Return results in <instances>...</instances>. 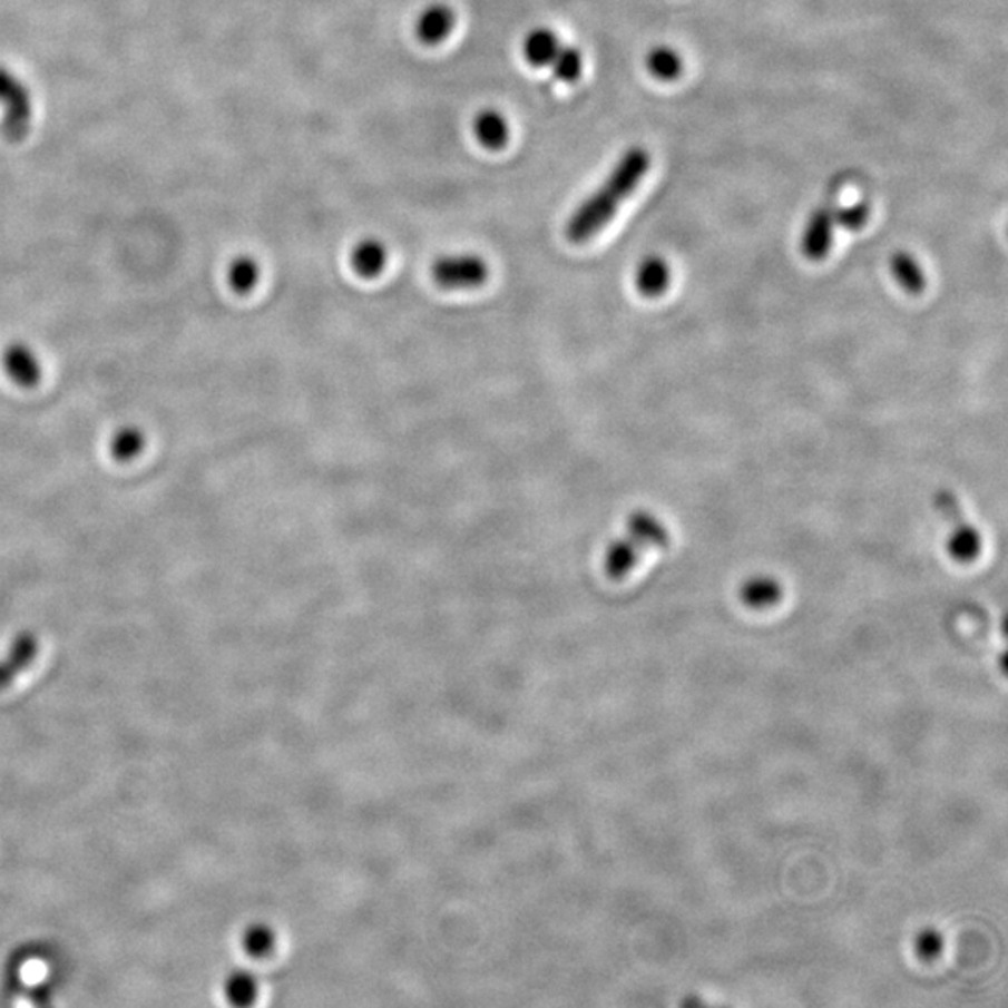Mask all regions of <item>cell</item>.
Masks as SVG:
<instances>
[{"label":"cell","mask_w":1008,"mask_h":1008,"mask_svg":"<svg viewBox=\"0 0 1008 1008\" xmlns=\"http://www.w3.org/2000/svg\"><path fill=\"white\" fill-rule=\"evenodd\" d=\"M628 532L635 542H639L645 549H668L671 546L667 527L656 516H652L645 510L629 513Z\"/></svg>","instance_id":"ba28073f"},{"label":"cell","mask_w":1008,"mask_h":1008,"mask_svg":"<svg viewBox=\"0 0 1008 1008\" xmlns=\"http://www.w3.org/2000/svg\"><path fill=\"white\" fill-rule=\"evenodd\" d=\"M0 363H2V370L16 385L23 386V389H35L36 385H40V359L36 358V353L27 344L13 342L10 346L4 348Z\"/></svg>","instance_id":"5b68a950"},{"label":"cell","mask_w":1008,"mask_h":1008,"mask_svg":"<svg viewBox=\"0 0 1008 1008\" xmlns=\"http://www.w3.org/2000/svg\"><path fill=\"white\" fill-rule=\"evenodd\" d=\"M488 264L474 254L443 256L432 265L433 281L444 290L477 288L488 281Z\"/></svg>","instance_id":"277c9868"},{"label":"cell","mask_w":1008,"mask_h":1008,"mask_svg":"<svg viewBox=\"0 0 1008 1008\" xmlns=\"http://www.w3.org/2000/svg\"><path fill=\"white\" fill-rule=\"evenodd\" d=\"M870 209L864 202H855L852 206L841 208L835 214L836 225H841L846 231H859L867 225L869 221Z\"/></svg>","instance_id":"cb8c5ba5"},{"label":"cell","mask_w":1008,"mask_h":1008,"mask_svg":"<svg viewBox=\"0 0 1008 1008\" xmlns=\"http://www.w3.org/2000/svg\"><path fill=\"white\" fill-rule=\"evenodd\" d=\"M454 12L449 7L433 4V7L427 8L417 21V36L422 43L436 46V43L447 40V36L454 29Z\"/></svg>","instance_id":"9c48e42d"},{"label":"cell","mask_w":1008,"mask_h":1008,"mask_svg":"<svg viewBox=\"0 0 1008 1008\" xmlns=\"http://www.w3.org/2000/svg\"><path fill=\"white\" fill-rule=\"evenodd\" d=\"M650 167V156L645 148H632L615 165L609 178L594 195L588 196L581 206L571 214L566 225V237L571 243L588 242L604 228L626 196L634 193L635 187L645 178Z\"/></svg>","instance_id":"6da1fadb"},{"label":"cell","mask_w":1008,"mask_h":1008,"mask_svg":"<svg viewBox=\"0 0 1008 1008\" xmlns=\"http://www.w3.org/2000/svg\"><path fill=\"white\" fill-rule=\"evenodd\" d=\"M833 226L835 214L830 208L814 209L811 219L806 223L805 234L801 239V251L809 260H822L828 256L833 243Z\"/></svg>","instance_id":"8992f818"},{"label":"cell","mask_w":1008,"mask_h":1008,"mask_svg":"<svg viewBox=\"0 0 1008 1008\" xmlns=\"http://www.w3.org/2000/svg\"><path fill=\"white\" fill-rule=\"evenodd\" d=\"M225 996L232 1005H251L258 996V982L248 971H236L226 979Z\"/></svg>","instance_id":"ffe728a7"},{"label":"cell","mask_w":1008,"mask_h":1008,"mask_svg":"<svg viewBox=\"0 0 1008 1008\" xmlns=\"http://www.w3.org/2000/svg\"><path fill=\"white\" fill-rule=\"evenodd\" d=\"M646 68L662 81H673L682 74V58L671 47H654L646 55Z\"/></svg>","instance_id":"ac0fdd59"},{"label":"cell","mask_w":1008,"mask_h":1008,"mask_svg":"<svg viewBox=\"0 0 1008 1008\" xmlns=\"http://www.w3.org/2000/svg\"><path fill=\"white\" fill-rule=\"evenodd\" d=\"M911 947L922 962H932L946 951V936L938 928L924 927L916 933Z\"/></svg>","instance_id":"44dd1931"},{"label":"cell","mask_w":1008,"mask_h":1008,"mask_svg":"<svg viewBox=\"0 0 1008 1008\" xmlns=\"http://www.w3.org/2000/svg\"><path fill=\"white\" fill-rule=\"evenodd\" d=\"M0 107H2V137L18 145L27 139L32 121V99L29 88L12 71L0 66Z\"/></svg>","instance_id":"7a4b0ae2"},{"label":"cell","mask_w":1008,"mask_h":1008,"mask_svg":"<svg viewBox=\"0 0 1008 1008\" xmlns=\"http://www.w3.org/2000/svg\"><path fill=\"white\" fill-rule=\"evenodd\" d=\"M671 283V270L667 262L659 256H646L635 273V284L643 297H659L665 294Z\"/></svg>","instance_id":"30bf717a"},{"label":"cell","mask_w":1008,"mask_h":1008,"mask_svg":"<svg viewBox=\"0 0 1008 1008\" xmlns=\"http://www.w3.org/2000/svg\"><path fill=\"white\" fill-rule=\"evenodd\" d=\"M109 449L110 456L116 461H120V463L137 460L143 454V450L146 449L145 432L135 427L121 428L110 439Z\"/></svg>","instance_id":"e0dca14e"},{"label":"cell","mask_w":1008,"mask_h":1008,"mask_svg":"<svg viewBox=\"0 0 1008 1008\" xmlns=\"http://www.w3.org/2000/svg\"><path fill=\"white\" fill-rule=\"evenodd\" d=\"M554 74L557 79L565 82H574L579 79L583 71V55L577 47H562L555 55Z\"/></svg>","instance_id":"7402d4cb"},{"label":"cell","mask_w":1008,"mask_h":1008,"mask_svg":"<svg viewBox=\"0 0 1008 1008\" xmlns=\"http://www.w3.org/2000/svg\"><path fill=\"white\" fill-rule=\"evenodd\" d=\"M933 505L947 523L952 525L951 536L947 540V551L960 565H971L982 551V538H980L979 530L963 518L960 502L952 491L939 490L933 497Z\"/></svg>","instance_id":"3957f363"},{"label":"cell","mask_w":1008,"mask_h":1008,"mask_svg":"<svg viewBox=\"0 0 1008 1008\" xmlns=\"http://www.w3.org/2000/svg\"><path fill=\"white\" fill-rule=\"evenodd\" d=\"M891 272H893L897 283L910 295H921L927 288V275L922 272L921 264L906 251L893 254Z\"/></svg>","instance_id":"2e32d148"},{"label":"cell","mask_w":1008,"mask_h":1008,"mask_svg":"<svg viewBox=\"0 0 1008 1008\" xmlns=\"http://www.w3.org/2000/svg\"><path fill=\"white\" fill-rule=\"evenodd\" d=\"M643 551H645V548L639 542H635L629 535L628 538H623V540H615L611 544V548L607 549V554H605V571H607V576L611 577V579H624L629 571L634 570L635 565L639 562Z\"/></svg>","instance_id":"7c38bea8"},{"label":"cell","mask_w":1008,"mask_h":1008,"mask_svg":"<svg viewBox=\"0 0 1008 1008\" xmlns=\"http://www.w3.org/2000/svg\"><path fill=\"white\" fill-rule=\"evenodd\" d=\"M273 947H275V933L265 924H253L243 933V951L248 952L251 957H267L273 951Z\"/></svg>","instance_id":"603a6c76"},{"label":"cell","mask_w":1008,"mask_h":1008,"mask_svg":"<svg viewBox=\"0 0 1008 1008\" xmlns=\"http://www.w3.org/2000/svg\"><path fill=\"white\" fill-rule=\"evenodd\" d=\"M474 135L488 150H501L508 143V124L497 110H482L474 118Z\"/></svg>","instance_id":"4fadbf2b"},{"label":"cell","mask_w":1008,"mask_h":1008,"mask_svg":"<svg viewBox=\"0 0 1008 1008\" xmlns=\"http://www.w3.org/2000/svg\"><path fill=\"white\" fill-rule=\"evenodd\" d=\"M226 277H228V284H231V288L234 290L236 294H251L254 286H256L260 281L258 264H256V260L251 258V256H239V258L232 262L231 267H228V273H226Z\"/></svg>","instance_id":"d6986e66"},{"label":"cell","mask_w":1008,"mask_h":1008,"mask_svg":"<svg viewBox=\"0 0 1008 1008\" xmlns=\"http://www.w3.org/2000/svg\"><path fill=\"white\" fill-rule=\"evenodd\" d=\"M38 654V639L35 634L23 632L13 639L7 657L0 659V689L12 686L16 676L29 667Z\"/></svg>","instance_id":"52a82bcc"},{"label":"cell","mask_w":1008,"mask_h":1008,"mask_svg":"<svg viewBox=\"0 0 1008 1008\" xmlns=\"http://www.w3.org/2000/svg\"><path fill=\"white\" fill-rule=\"evenodd\" d=\"M353 270L363 278H375L386 265V248L378 239H364L353 248Z\"/></svg>","instance_id":"5bb4252c"},{"label":"cell","mask_w":1008,"mask_h":1008,"mask_svg":"<svg viewBox=\"0 0 1008 1008\" xmlns=\"http://www.w3.org/2000/svg\"><path fill=\"white\" fill-rule=\"evenodd\" d=\"M560 49V41L554 30L535 29L523 41V55L536 68L549 66Z\"/></svg>","instance_id":"9a60e30c"},{"label":"cell","mask_w":1008,"mask_h":1008,"mask_svg":"<svg viewBox=\"0 0 1008 1008\" xmlns=\"http://www.w3.org/2000/svg\"><path fill=\"white\" fill-rule=\"evenodd\" d=\"M740 598L745 607L762 611L775 607L783 599V587L777 579L770 576L751 577L750 581H745L744 587L740 588Z\"/></svg>","instance_id":"8fae6325"}]
</instances>
